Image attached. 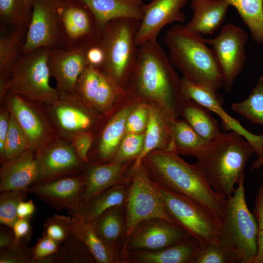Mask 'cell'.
<instances>
[{
  "mask_svg": "<svg viewBox=\"0 0 263 263\" xmlns=\"http://www.w3.org/2000/svg\"><path fill=\"white\" fill-rule=\"evenodd\" d=\"M26 3L32 8V2L33 0H24Z\"/></svg>",
  "mask_w": 263,
  "mask_h": 263,
  "instance_id": "obj_57",
  "label": "cell"
},
{
  "mask_svg": "<svg viewBox=\"0 0 263 263\" xmlns=\"http://www.w3.org/2000/svg\"><path fill=\"white\" fill-rule=\"evenodd\" d=\"M254 263H263V253L256 255Z\"/></svg>",
  "mask_w": 263,
  "mask_h": 263,
  "instance_id": "obj_56",
  "label": "cell"
},
{
  "mask_svg": "<svg viewBox=\"0 0 263 263\" xmlns=\"http://www.w3.org/2000/svg\"><path fill=\"white\" fill-rule=\"evenodd\" d=\"M144 137L142 133H125L112 162L122 163L136 159L143 149Z\"/></svg>",
  "mask_w": 263,
  "mask_h": 263,
  "instance_id": "obj_41",
  "label": "cell"
},
{
  "mask_svg": "<svg viewBox=\"0 0 263 263\" xmlns=\"http://www.w3.org/2000/svg\"><path fill=\"white\" fill-rule=\"evenodd\" d=\"M154 183L166 210L179 225L196 238L202 247L220 244L221 216L186 195Z\"/></svg>",
  "mask_w": 263,
  "mask_h": 263,
  "instance_id": "obj_8",
  "label": "cell"
},
{
  "mask_svg": "<svg viewBox=\"0 0 263 263\" xmlns=\"http://www.w3.org/2000/svg\"><path fill=\"white\" fill-rule=\"evenodd\" d=\"M231 109L251 123L263 127V76L260 77L248 97L233 103Z\"/></svg>",
  "mask_w": 263,
  "mask_h": 263,
  "instance_id": "obj_35",
  "label": "cell"
},
{
  "mask_svg": "<svg viewBox=\"0 0 263 263\" xmlns=\"http://www.w3.org/2000/svg\"><path fill=\"white\" fill-rule=\"evenodd\" d=\"M71 217L56 214L48 218L43 224L44 233L60 244L70 236Z\"/></svg>",
  "mask_w": 263,
  "mask_h": 263,
  "instance_id": "obj_42",
  "label": "cell"
},
{
  "mask_svg": "<svg viewBox=\"0 0 263 263\" xmlns=\"http://www.w3.org/2000/svg\"><path fill=\"white\" fill-rule=\"evenodd\" d=\"M10 121V112L4 103H2L0 109V158L3 159L4 147Z\"/></svg>",
  "mask_w": 263,
  "mask_h": 263,
  "instance_id": "obj_51",
  "label": "cell"
},
{
  "mask_svg": "<svg viewBox=\"0 0 263 263\" xmlns=\"http://www.w3.org/2000/svg\"><path fill=\"white\" fill-rule=\"evenodd\" d=\"M126 162H111L88 165L84 171L86 183L79 204L88 203L113 186L129 184L132 175H125Z\"/></svg>",
  "mask_w": 263,
  "mask_h": 263,
  "instance_id": "obj_23",
  "label": "cell"
},
{
  "mask_svg": "<svg viewBox=\"0 0 263 263\" xmlns=\"http://www.w3.org/2000/svg\"><path fill=\"white\" fill-rule=\"evenodd\" d=\"M191 19L185 25L201 35H212L221 28L230 6L227 0H191Z\"/></svg>",
  "mask_w": 263,
  "mask_h": 263,
  "instance_id": "obj_26",
  "label": "cell"
},
{
  "mask_svg": "<svg viewBox=\"0 0 263 263\" xmlns=\"http://www.w3.org/2000/svg\"><path fill=\"white\" fill-rule=\"evenodd\" d=\"M181 92L183 99L193 100L218 115L224 131H234L244 137L252 145L257 157L263 154V134L256 135L250 132L238 120L229 115L222 107V99L218 92L184 76L181 78Z\"/></svg>",
  "mask_w": 263,
  "mask_h": 263,
  "instance_id": "obj_16",
  "label": "cell"
},
{
  "mask_svg": "<svg viewBox=\"0 0 263 263\" xmlns=\"http://www.w3.org/2000/svg\"><path fill=\"white\" fill-rule=\"evenodd\" d=\"M48 117L56 133L70 141L77 134L91 132L95 119L90 108L75 92L59 93L58 99L44 106Z\"/></svg>",
  "mask_w": 263,
  "mask_h": 263,
  "instance_id": "obj_13",
  "label": "cell"
},
{
  "mask_svg": "<svg viewBox=\"0 0 263 263\" xmlns=\"http://www.w3.org/2000/svg\"><path fill=\"white\" fill-rule=\"evenodd\" d=\"M133 109V106L122 109L108 122L101 133L93 164L112 161L126 133L128 117Z\"/></svg>",
  "mask_w": 263,
  "mask_h": 263,
  "instance_id": "obj_27",
  "label": "cell"
},
{
  "mask_svg": "<svg viewBox=\"0 0 263 263\" xmlns=\"http://www.w3.org/2000/svg\"><path fill=\"white\" fill-rule=\"evenodd\" d=\"M56 10L60 47L82 49L100 39L103 28L80 0H56Z\"/></svg>",
  "mask_w": 263,
  "mask_h": 263,
  "instance_id": "obj_9",
  "label": "cell"
},
{
  "mask_svg": "<svg viewBox=\"0 0 263 263\" xmlns=\"http://www.w3.org/2000/svg\"><path fill=\"white\" fill-rule=\"evenodd\" d=\"M10 112L9 130L6 139L3 162L18 157L29 149V142L24 131Z\"/></svg>",
  "mask_w": 263,
  "mask_h": 263,
  "instance_id": "obj_38",
  "label": "cell"
},
{
  "mask_svg": "<svg viewBox=\"0 0 263 263\" xmlns=\"http://www.w3.org/2000/svg\"><path fill=\"white\" fill-rule=\"evenodd\" d=\"M85 51L88 66L100 70L104 63L105 54L99 39L86 47Z\"/></svg>",
  "mask_w": 263,
  "mask_h": 263,
  "instance_id": "obj_50",
  "label": "cell"
},
{
  "mask_svg": "<svg viewBox=\"0 0 263 263\" xmlns=\"http://www.w3.org/2000/svg\"><path fill=\"white\" fill-rule=\"evenodd\" d=\"M142 164L151 179L158 185L186 195L221 217L226 197L215 191L196 163L185 162L174 150H154Z\"/></svg>",
  "mask_w": 263,
  "mask_h": 263,
  "instance_id": "obj_1",
  "label": "cell"
},
{
  "mask_svg": "<svg viewBox=\"0 0 263 263\" xmlns=\"http://www.w3.org/2000/svg\"><path fill=\"white\" fill-rule=\"evenodd\" d=\"M194 263H234L229 253L220 244H210L201 247Z\"/></svg>",
  "mask_w": 263,
  "mask_h": 263,
  "instance_id": "obj_44",
  "label": "cell"
},
{
  "mask_svg": "<svg viewBox=\"0 0 263 263\" xmlns=\"http://www.w3.org/2000/svg\"><path fill=\"white\" fill-rule=\"evenodd\" d=\"M70 231L86 247L95 263H118L115 255L99 238L91 223L78 215H72Z\"/></svg>",
  "mask_w": 263,
  "mask_h": 263,
  "instance_id": "obj_30",
  "label": "cell"
},
{
  "mask_svg": "<svg viewBox=\"0 0 263 263\" xmlns=\"http://www.w3.org/2000/svg\"><path fill=\"white\" fill-rule=\"evenodd\" d=\"M60 245L43 233L36 244L31 248L34 263H48L50 257L58 252Z\"/></svg>",
  "mask_w": 263,
  "mask_h": 263,
  "instance_id": "obj_45",
  "label": "cell"
},
{
  "mask_svg": "<svg viewBox=\"0 0 263 263\" xmlns=\"http://www.w3.org/2000/svg\"><path fill=\"white\" fill-rule=\"evenodd\" d=\"M149 107L142 104L134 108L129 115L126 128V133H140L147 127Z\"/></svg>",
  "mask_w": 263,
  "mask_h": 263,
  "instance_id": "obj_46",
  "label": "cell"
},
{
  "mask_svg": "<svg viewBox=\"0 0 263 263\" xmlns=\"http://www.w3.org/2000/svg\"><path fill=\"white\" fill-rule=\"evenodd\" d=\"M199 241L190 235L175 244L156 251H129V263H194L201 248Z\"/></svg>",
  "mask_w": 263,
  "mask_h": 263,
  "instance_id": "obj_24",
  "label": "cell"
},
{
  "mask_svg": "<svg viewBox=\"0 0 263 263\" xmlns=\"http://www.w3.org/2000/svg\"><path fill=\"white\" fill-rule=\"evenodd\" d=\"M93 139L92 132H87L77 134L70 140L77 156L85 163H89L88 155L92 145Z\"/></svg>",
  "mask_w": 263,
  "mask_h": 263,
  "instance_id": "obj_48",
  "label": "cell"
},
{
  "mask_svg": "<svg viewBox=\"0 0 263 263\" xmlns=\"http://www.w3.org/2000/svg\"><path fill=\"white\" fill-rule=\"evenodd\" d=\"M191 235L181 226L166 220L153 218L139 223L128 236L127 249L156 251L179 243Z\"/></svg>",
  "mask_w": 263,
  "mask_h": 263,
  "instance_id": "obj_15",
  "label": "cell"
},
{
  "mask_svg": "<svg viewBox=\"0 0 263 263\" xmlns=\"http://www.w3.org/2000/svg\"><path fill=\"white\" fill-rule=\"evenodd\" d=\"M242 175L233 194L226 197L223 215L220 245L234 263H254L258 251V225L247 205Z\"/></svg>",
  "mask_w": 263,
  "mask_h": 263,
  "instance_id": "obj_5",
  "label": "cell"
},
{
  "mask_svg": "<svg viewBox=\"0 0 263 263\" xmlns=\"http://www.w3.org/2000/svg\"><path fill=\"white\" fill-rule=\"evenodd\" d=\"M140 21L119 18L108 22L103 28L99 39L104 50L105 61L103 73L119 91L131 76L137 56L135 36Z\"/></svg>",
  "mask_w": 263,
  "mask_h": 263,
  "instance_id": "obj_6",
  "label": "cell"
},
{
  "mask_svg": "<svg viewBox=\"0 0 263 263\" xmlns=\"http://www.w3.org/2000/svg\"><path fill=\"white\" fill-rule=\"evenodd\" d=\"M27 30L12 29L0 39V100L7 93V85L12 69L23 54Z\"/></svg>",
  "mask_w": 263,
  "mask_h": 263,
  "instance_id": "obj_29",
  "label": "cell"
},
{
  "mask_svg": "<svg viewBox=\"0 0 263 263\" xmlns=\"http://www.w3.org/2000/svg\"><path fill=\"white\" fill-rule=\"evenodd\" d=\"M85 183L84 172L49 183L33 184L27 191L57 211L67 209L70 213L78 208Z\"/></svg>",
  "mask_w": 263,
  "mask_h": 263,
  "instance_id": "obj_19",
  "label": "cell"
},
{
  "mask_svg": "<svg viewBox=\"0 0 263 263\" xmlns=\"http://www.w3.org/2000/svg\"><path fill=\"white\" fill-rule=\"evenodd\" d=\"M131 75L134 90L158 103L169 118L176 119L183 100L181 79L157 41L147 42L138 46L137 60Z\"/></svg>",
  "mask_w": 263,
  "mask_h": 263,
  "instance_id": "obj_2",
  "label": "cell"
},
{
  "mask_svg": "<svg viewBox=\"0 0 263 263\" xmlns=\"http://www.w3.org/2000/svg\"><path fill=\"white\" fill-rule=\"evenodd\" d=\"M94 13L100 25L104 27L110 21L119 18L140 20L143 0H80Z\"/></svg>",
  "mask_w": 263,
  "mask_h": 263,
  "instance_id": "obj_28",
  "label": "cell"
},
{
  "mask_svg": "<svg viewBox=\"0 0 263 263\" xmlns=\"http://www.w3.org/2000/svg\"><path fill=\"white\" fill-rule=\"evenodd\" d=\"M91 223L99 238L115 255L118 263H129L124 205L108 209Z\"/></svg>",
  "mask_w": 263,
  "mask_h": 263,
  "instance_id": "obj_21",
  "label": "cell"
},
{
  "mask_svg": "<svg viewBox=\"0 0 263 263\" xmlns=\"http://www.w3.org/2000/svg\"><path fill=\"white\" fill-rule=\"evenodd\" d=\"M47 47H60L56 0H33L32 15L27 28L23 54Z\"/></svg>",
  "mask_w": 263,
  "mask_h": 263,
  "instance_id": "obj_18",
  "label": "cell"
},
{
  "mask_svg": "<svg viewBox=\"0 0 263 263\" xmlns=\"http://www.w3.org/2000/svg\"><path fill=\"white\" fill-rule=\"evenodd\" d=\"M234 7L251 37L257 43L263 45V0H227Z\"/></svg>",
  "mask_w": 263,
  "mask_h": 263,
  "instance_id": "obj_34",
  "label": "cell"
},
{
  "mask_svg": "<svg viewBox=\"0 0 263 263\" xmlns=\"http://www.w3.org/2000/svg\"><path fill=\"white\" fill-rule=\"evenodd\" d=\"M24 244L18 243L16 239L12 229L2 225L0 227V249L13 248L19 244Z\"/></svg>",
  "mask_w": 263,
  "mask_h": 263,
  "instance_id": "obj_53",
  "label": "cell"
},
{
  "mask_svg": "<svg viewBox=\"0 0 263 263\" xmlns=\"http://www.w3.org/2000/svg\"><path fill=\"white\" fill-rule=\"evenodd\" d=\"M130 183L106 189L88 203L79 204L76 210L69 214L78 215L86 222L91 223L108 209L124 205Z\"/></svg>",
  "mask_w": 263,
  "mask_h": 263,
  "instance_id": "obj_31",
  "label": "cell"
},
{
  "mask_svg": "<svg viewBox=\"0 0 263 263\" xmlns=\"http://www.w3.org/2000/svg\"><path fill=\"white\" fill-rule=\"evenodd\" d=\"M118 93L113 84L102 73L101 81L92 106L96 110L103 113L109 109Z\"/></svg>",
  "mask_w": 263,
  "mask_h": 263,
  "instance_id": "obj_43",
  "label": "cell"
},
{
  "mask_svg": "<svg viewBox=\"0 0 263 263\" xmlns=\"http://www.w3.org/2000/svg\"><path fill=\"white\" fill-rule=\"evenodd\" d=\"M255 153L249 143L239 133L223 132L209 141L197 163L213 189L226 197L232 195L244 174L246 164Z\"/></svg>",
  "mask_w": 263,
  "mask_h": 263,
  "instance_id": "obj_4",
  "label": "cell"
},
{
  "mask_svg": "<svg viewBox=\"0 0 263 263\" xmlns=\"http://www.w3.org/2000/svg\"><path fill=\"white\" fill-rule=\"evenodd\" d=\"M172 133L173 150L178 154L198 158L208 145L209 141L199 135L185 120H173Z\"/></svg>",
  "mask_w": 263,
  "mask_h": 263,
  "instance_id": "obj_33",
  "label": "cell"
},
{
  "mask_svg": "<svg viewBox=\"0 0 263 263\" xmlns=\"http://www.w3.org/2000/svg\"><path fill=\"white\" fill-rule=\"evenodd\" d=\"M29 219L18 218L13 225L12 230L18 243L25 244L23 241L29 239L31 231Z\"/></svg>",
  "mask_w": 263,
  "mask_h": 263,
  "instance_id": "obj_52",
  "label": "cell"
},
{
  "mask_svg": "<svg viewBox=\"0 0 263 263\" xmlns=\"http://www.w3.org/2000/svg\"><path fill=\"white\" fill-rule=\"evenodd\" d=\"M189 0H151L144 4L142 16L135 36L137 46L147 42H156L161 30L174 22L184 23L182 9Z\"/></svg>",
  "mask_w": 263,
  "mask_h": 263,
  "instance_id": "obj_17",
  "label": "cell"
},
{
  "mask_svg": "<svg viewBox=\"0 0 263 263\" xmlns=\"http://www.w3.org/2000/svg\"><path fill=\"white\" fill-rule=\"evenodd\" d=\"M124 207L128 236L145 220L160 218L178 225L166 210L153 181L142 164L132 170Z\"/></svg>",
  "mask_w": 263,
  "mask_h": 263,
  "instance_id": "obj_10",
  "label": "cell"
},
{
  "mask_svg": "<svg viewBox=\"0 0 263 263\" xmlns=\"http://www.w3.org/2000/svg\"><path fill=\"white\" fill-rule=\"evenodd\" d=\"M163 40L171 64L184 77L216 92L223 88L221 74L214 54L202 35L179 24L167 30Z\"/></svg>",
  "mask_w": 263,
  "mask_h": 263,
  "instance_id": "obj_3",
  "label": "cell"
},
{
  "mask_svg": "<svg viewBox=\"0 0 263 263\" xmlns=\"http://www.w3.org/2000/svg\"><path fill=\"white\" fill-rule=\"evenodd\" d=\"M207 108L195 101L183 99L180 108L185 121L202 137L210 141L223 132L217 120L213 117Z\"/></svg>",
  "mask_w": 263,
  "mask_h": 263,
  "instance_id": "obj_32",
  "label": "cell"
},
{
  "mask_svg": "<svg viewBox=\"0 0 263 263\" xmlns=\"http://www.w3.org/2000/svg\"><path fill=\"white\" fill-rule=\"evenodd\" d=\"M102 75L98 69L87 66L77 79L75 92L86 103L92 106Z\"/></svg>",
  "mask_w": 263,
  "mask_h": 263,
  "instance_id": "obj_40",
  "label": "cell"
},
{
  "mask_svg": "<svg viewBox=\"0 0 263 263\" xmlns=\"http://www.w3.org/2000/svg\"><path fill=\"white\" fill-rule=\"evenodd\" d=\"M258 225V251L257 255L263 253V184L259 188L255 200L253 210Z\"/></svg>",
  "mask_w": 263,
  "mask_h": 263,
  "instance_id": "obj_49",
  "label": "cell"
},
{
  "mask_svg": "<svg viewBox=\"0 0 263 263\" xmlns=\"http://www.w3.org/2000/svg\"><path fill=\"white\" fill-rule=\"evenodd\" d=\"M248 39L247 33L232 23L222 26L215 37L204 38L213 51L221 74L223 88L227 92L231 90L236 78L244 68Z\"/></svg>",
  "mask_w": 263,
  "mask_h": 263,
  "instance_id": "obj_11",
  "label": "cell"
},
{
  "mask_svg": "<svg viewBox=\"0 0 263 263\" xmlns=\"http://www.w3.org/2000/svg\"><path fill=\"white\" fill-rule=\"evenodd\" d=\"M35 211V206L32 200L22 201L18 207V218H30Z\"/></svg>",
  "mask_w": 263,
  "mask_h": 263,
  "instance_id": "obj_54",
  "label": "cell"
},
{
  "mask_svg": "<svg viewBox=\"0 0 263 263\" xmlns=\"http://www.w3.org/2000/svg\"><path fill=\"white\" fill-rule=\"evenodd\" d=\"M85 49L68 50L58 47L50 49L48 64L59 93L75 92L77 79L88 66Z\"/></svg>",
  "mask_w": 263,
  "mask_h": 263,
  "instance_id": "obj_20",
  "label": "cell"
},
{
  "mask_svg": "<svg viewBox=\"0 0 263 263\" xmlns=\"http://www.w3.org/2000/svg\"><path fill=\"white\" fill-rule=\"evenodd\" d=\"M28 191L7 190L0 194V223L12 229L18 219V207L19 203L25 201Z\"/></svg>",
  "mask_w": 263,
  "mask_h": 263,
  "instance_id": "obj_39",
  "label": "cell"
},
{
  "mask_svg": "<svg viewBox=\"0 0 263 263\" xmlns=\"http://www.w3.org/2000/svg\"><path fill=\"white\" fill-rule=\"evenodd\" d=\"M0 263H34L31 249L25 244L0 249Z\"/></svg>",
  "mask_w": 263,
  "mask_h": 263,
  "instance_id": "obj_47",
  "label": "cell"
},
{
  "mask_svg": "<svg viewBox=\"0 0 263 263\" xmlns=\"http://www.w3.org/2000/svg\"><path fill=\"white\" fill-rule=\"evenodd\" d=\"M35 154L39 175L34 184L49 183L82 173L88 165L78 158L70 141L56 133L40 144Z\"/></svg>",
  "mask_w": 263,
  "mask_h": 263,
  "instance_id": "obj_12",
  "label": "cell"
},
{
  "mask_svg": "<svg viewBox=\"0 0 263 263\" xmlns=\"http://www.w3.org/2000/svg\"><path fill=\"white\" fill-rule=\"evenodd\" d=\"M50 48L41 47L23 53L14 65L7 91L43 106L53 104L59 93L50 83L48 64Z\"/></svg>",
  "mask_w": 263,
  "mask_h": 263,
  "instance_id": "obj_7",
  "label": "cell"
},
{
  "mask_svg": "<svg viewBox=\"0 0 263 263\" xmlns=\"http://www.w3.org/2000/svg\"><path fill=\"white\" fill-rule=\"evenodd\" d=\"M32 15V8L24 0H0V19L12 29L27 30Z\"/></svg>",
  "mask_w": 263,
  "mask_h": 263,
  "instance_id": "obj_36",
  "label": "cell"
},
{
  "mask_svg": "<svg viewBox=\"0 0 263 263\" xmlns=\"http://www.w3.org/2000/svg\"><path fill=\"white\" fill-rule=\"evenodd\" d=\"M169 118L161 110L154 106L149 107L148 121L145 134L144 145L141 152L135 159L132 170L139 168L143 159L156 149L173 150L172 145V124Z\"/></svg>",
  "mask_w": 263,
  "mask_h": 263,
  "instance_id": "obj_25",
  "label": "cell"
},
{
  "mask_svg": "<svg viewBox=\"0 0 263 263\" xmlns=\"http://www.w3.org/2000/svg\"><path fill=\"white\" fill-rule=\"evenodd\" d=\"M0 168V191H27L37 180L39 169L35 151L28 149L17 157L7 160Z\"/></svg>",
  "mask_w": 263,
  "mask_h": 263,
  "instance_id": "obj_22",
  "label": "cell"
},
{
  "mask_svg": "<svg viewBox=\"0 0 263 263\" xmlns=\"http://www.w3.org/2000/svg\"><path fill=\"white\" fill-rule=\"evenodd\" d=\"M86 247L71 234L67 240L60 246L57 253L49 258L48 263H95Z\"/></svg>",
  "mask_w": 263,
  "mask_h": 263,
  "instance_id": "obj_37",
  "label": "cell"
},
{
  "mask_svg": "<svg viewBox=\"0 0 263 263\" xmlns=\"http://www.w3.org/2000/svg\"><path fill=\"white\" fill-rule=\"evenodd\" d=\"M2 103L13 114L25 133L29 149L35 151L44 141L56 133L44 106L10 92L5 95Z\"/></svg>",
  "mask_w": 263,
  "mask_h": 263,
  "instance_id": "obj_14",
  "label": "cell"
},
{
  "mask_svg": "<svg viewBox=\"0 0 263 263\" xmlns=\"http://www.w3.org/2000/svg\"><path fill=\"white\" fill-rule=\"evenodd\" d=\"M263 165V154L260 157H257L251 164V170H258Z\"/></svg>",
  "mask_w": 263,
  "mask_h": 263,
  "instance_id": "obj_55",
  "label": "cell"
}]
</instances>
